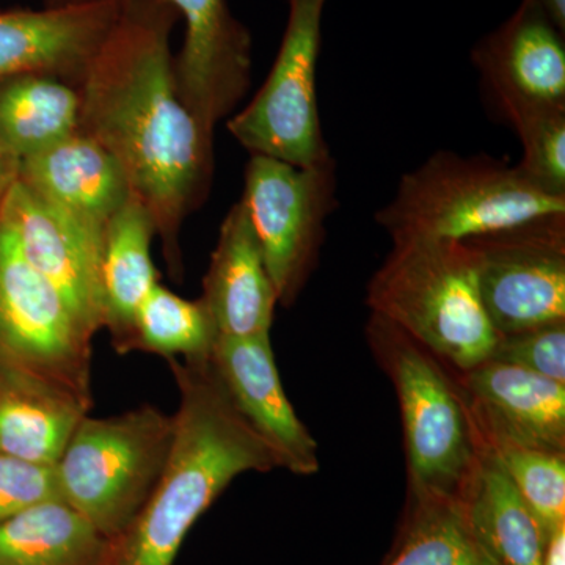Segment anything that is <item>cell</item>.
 Returning <instances> with one entry per match:
<instances>
[{
  "mask_svg": "<svg viewBox=\"0 0 565 565\" xmlns=\"http://www.w3.org/2000/svg\"><path fill=\"white\" fill-rule=\"evenodd\" d=\"M533 2L557 31L565 33V0H533Z\"/></svg>",
  "mask_w": 565,
  "mask_h": 565,
  "instance_id": "cell-32",
  "label": "cell"
},
{
  "mask_svg": "<svg viewBox=\"0 0 565 565\" xmlns=\"http://www.w3.org/2000/svg\"><path fill=\"white\" fill-rule=\"evenodd\" d=\"M204 303L218 337L270 333L278 305L274 282L264 264L258 237L241 202L225 215L203 278Z\"/></svg>",
  "mask_w": 565,
  "mask_h": 565,
  "instance_id": "cell-18",
  "label": "cell"
},
{
  "mask_svg": "<svg viewBox=\"0 0 565 565\" xmlns=\"http://www.w3.org/2000/svg\"><path fill=\"white\" fill-rule=\"evenodd\" d=\"M21 159L0 140V207L14 182L20 180Z\"/></svg>",
  "mask_w": 565,
  "mask_h": 565,
  "instance_id": "cell-30",
  "label": "cell"
},
{
  "mask_svg": "<svg viewBox=\"0 0 565 565\" xmlns=\"http://www.w3.org/2000/svg\"><path fill=\"white\" fill-rule=\"evenodd\" d=\"M471 62L493 110L509 104L565 106L564 33L533 0H522L509 20L479 41Z\"/></svg>",
  "mask_w": 565,
  "mask_h": 565,
  "instance_id": "cell-15",
  "label": "cell"
},
{
  "mask_svg": "<svg viewBox=\"0 0 565 565\" xmlns=\"http://www.w3.org/2000/svg\"><path fill=\"white\" fill-rule=\"evenodd\" d=\"M553 212H565V200L535 191L515 166L440 150L401 178L375 221L393 243H465Z\"/></svg>",
  "mask_w": 565,
  "mask_h": 565,
  "instance_id": "cell-5",
  "label": "cell"
},
{
  "mask_svg": "<svg viewBox=\"0 0 565 565\" xmlns=\"http://www.w3.org/2000/svg\"><path fill=\"white\" fill-rule=\"evenodd\" d=\"M92 341L61 292L33 269L0 221V360L93 405Z\"/></svg>",
  "mask_w": 565,
  "mask_h": 565,
  "instance_id": "cell-9",
  "label": "cell"
},
{
  "mask_svg": "<svg viewBox=\"0 0 565 565\" xmlns=\"http://www.w3.org/2000/svg\"><path fill=\"white\" fill-rule=\"evenodd\" d=\"M327 0H288V22L269 76L226 129L250 154L297 167L332 159L319 117L318 63Z\"/></svg>",
  "mask_w": 565,
  "mask_h": 565,
  "instance_id": "cell-8",
  "label": "cell"
},
{
  "mask_svg": "<svg viewBox=\"0 0 565 565\" xmlns=\"http://www.w3.org/2000/svg\"><path fill=\"white\" fill-rule=\"evenodd\" d=\"M180 405L169 459L128 530L111 542L109 565H173L185 535L237 476L277 468L206 363L170 359Z\"/></svg>",
  "mask_w": 565,
  "mask_h": 565,
  "instance_id": "cell-2",
  "label": "cell"
},
{
  "mask_svg": "<svg viewBox=\"0 0 565 565\" xmlns=\"http://www.w3.org/2000/svg\"><path fill=\"white\" fill-rule=\"evenodd\" d=\"M366 305L452 371L489 360L500 337L482 308L473 252L465 243H393L367 282Z\"/></svg>",
  "mask_w": 565,
  "mask_h": 565,
  "instance_id": "cell-3",
  "label": "cell"
},
{
  "mask_svg": "<svg viewBox=\"0 0 565 565\" xmlns=\"http://www.w3.org/2000/svg\"><path fill=\"white\" fill-rule=\"evenodd\" d=\"M337 162L297 167L250 154L244 204L278 303L291 307L321 259L327 218L337 210Z\"/></svg>",
  "mask_w": 565,
  "mask_h": 565,
  "instance_id": "cell-7",
  "label": "cell"
},
{
  "mask_svg": "<svg viewBox=\"0 0 565 565\" xmlns=\"http://www.w3.org/2000/svg\"><path fill=\"white\" fill-rule=\"evenodd\" d=\"M489 360L565 384V321L500 334Z\"/></svg>",
  "mask_w": 565,
  "mask_h": 565,
  "instance_id": "cell-28",
  "label": "cell"
},
{
  "mask_svg": "<svg viewBox=\"0 0 565 565\" xmlns=\"http://www.w3.org/2000/svg\"><path fill=\"white\" fill-rule=\"evenodd\" d=\"M50 500H62L54 465L0 452V523Z\"/></svg>",
  "mask_w": 565,
  "mask_h": 565,
  "instance_id": "cell-29",
  "label": "cell"
},
{
  "mask_svg": "<svg viewBox=\"0 0 565 565\" xmlns=\"http://www.w3.org/2000/svg\"><path fill=\"white\" fill-rule=\"evenodd\" d=\"M541 565H565V525L548 533Z\"/></svg>",
  "mask_w": 565,
  "mask_h": 565,
  "instance_id": "cell-31",
  "label": "cell"
},
{
  "mask_svg": "<svg viewBox=\"0 0 565 565\" xmlns=\"http://www.w3.org/2000/svg\"><path fill=\"white\" fill-rule=\"evenodd\" d=\"M455 373L479 430L565 452V384L494 360Z\"/></svg>",
  "mask_w": 565,
  "mask_h": 565,
  "instance_id": "cell-16",
  "label": "cell"
},
{
  "mask_svg": "<svg viewBox=\"0 0 565 565\" xmlns=\"http://www.w3.org/2000/svg\"><path fill=\"white\" fill-rule=\"evenodd\" d=\"M20 181L99 236L131 196L117 159L79 131L22 159Z\"/></svg>",
  "mask_w": 565,
  "mask_h": 565,
  "instance_id": "cell-17",
  "label": "cell"
},
{
  "mask_svg": "<svg viewBox=\"0 0 565 565\" xmlns=\"http://www.w3.org/2000/svg\"><path fill=\"white\" fill-rule=\"evenodd\" d=\"M382 565H493L455 498L408 497L396 548Z\"/></svg>",
  "mask_w": 565,
  "mask_h": 565,
  "instance_id": "cell-25",
  "label": "cell"
},
{
  "mask_svg": "<svg viewBox=\"0 0 565 565\" xmlns=\"http://www.w3.org/2000/svg\"><path fill=\"white\" fill-rule=\"evenodd\" d=\"M156 236L150 212L132 193L104 230L99 266L104 329L118 353H126L137 311L159 282L151 259Z\"/></svg>",
  "mask_w": 565,
  "mask_h": 565,
  "instance_id": "cell-21",
  "label": "cell"
},
{
  "mask_svg": "<svg viewBox=\"0 0 565 565\" xmlns=\"http://www.w3.org/2000/svg\"><path fill=\"white\" fill-rule=\"evenodd\" d=\"M211 366L236 411L269 448L277 468L297 476L318 473V441L286 396L270 333L218 337Z\"/></svg>",
  "mask_w": 565,
  "mask_h": 565,
  "instance_id": "cell-13",
  "label": "cell"
},
{
  "mask_svg": "<svg viewBox=\"0 0 565 565\" xmlns=\"http://www.w3.org/2000/svg\"><path fill=\"white\" fill-rule=\"evenodd\" d=\"M218 338L217 326L202 297L184 299L162 286L151 289L134 319L126 353L182 356L185 363H206Z\"/></svg>",
  "mask_w": 565,
  "mask_h": 565,
  "instance_id": "cell-24",
  "label": "cell"
},
{
  "mask_svg": "<svg viewBox=\"0 0 565 565\" xmlns=\"http://www.w3.org/2000/svg\"><path fill=\"white\" fill-rule=\"evenodd\" d=\"M173 435L174 416L154 405L109 418L84 416L54 465L62 500L115 541L158 484Z\"/></svg>",
  "mask_w": 565,
  "mask_h": 565,
  "instance_id": "cell-6",
  "label": "cell"
},
{
  "mask_svg": "<svg viewBox=\"0 0 565 565\" xmlns=\"http://www.w3.org/2000/svg\"><path fill=\"white\" fill-rule=\"evenodd\" d=\"M478 433L546 534L565 525V452L522 444L504 435Z\"/></svg>",
  "mask_w": 565,
  "mask_h": 565,
  "instance_id": "cell-26",
  "label": "cell"
},
{
  "mask_svg": "<svg viewBox=\"0 0 565 565\" xmlns=\"http://www.w3.org/2000/svg\"><path fill=\"white\" fill-rule=\"evenodd\" d=\"M122 0L63 9L0 11V82L46 74L79 88Z\"/></svg>",
  "mask_w": 565,
  "mask_h": 565,
  "instance_id": "cell-14",
  "label": "cell"
},
{
  "mask_svg": "<svg viewBox=\"0 0 565 565\" xmlns=\"http://www.w3.org/2000/svg\"><path fill=\"white\" fill-rule=\"evenodd\" d=\"M494 111L522 145L515 169L523 180L546 196L565 200V106L509 104Z\"/></svg>",
  "mask_w": 565,
  "mask_h": 565,
  "instance_id": "cell-27",
  "label": "cell"
},
{
  "mask_svg": "<svg viewBox=\"0 0 565 565\" xmlns=\"http://www.w3.org/2000/svg\"><path fill=\"white\" fill-rule=\"evenodd\" d=\"M92 405L46 379L0 360V452L55 465Z\"/></svg>",
  "mask_w": 565,
  "mask_h": 565,
  "instance_id": "cell-19",
  "label": "cell"
},
{
  "mask_svg": "<svg viewBox=\"0 0 565 565\" xmlns=\"http://www.w3.org/2000/svg\"><path fill=\"white\" fill-rule=\"evenodd\" d=\"M178 20L167 0H122L79 85V132L120 163L150 212L170 275L181 281V230L210 193L214 140L178 95L170 46Z\"/></svg>",
  "mask_w": 565,
  "mask_h": 565,
  "instance_id": "cell-1",
  "label": "cell"
},
{
  "mask_svg": "<svg viewBox=\"0 0 565 565\" xmlns=\"http://www.w3.org/2000/svg\"><path fill=\"white\" fill-rule=\"evenodd\" d=\"M111 542L63 500L0 523V565H109Z\"/></svg>",
  "mask_w": 565,
  "mask_h": 565,
  "instance_id": "cell-22",
  "label": "cell"
},
{
  "mask_svg": "<svg viewBox=\"0 0 565 565\" xmlns=\"http://www.w3.org/2000/svg\"><path fill=\"white\" fill-rule=\"evenodd\" d=\"M99 2V0H44L46 9H63V7L85 6V3Z\"/></svg>",
  "mask_w": 565,
  "mask_h": 565,
  "instance_id": "cell-33",
  "label": "cell"
},
{
  "mask_svg": "<svg viewBox=\"0 0 565 565\" xmlns=\"http://www.w3.org/2000/svg\"><path fill=\"white\" fill-rule=\"evenodd\" d=\"M457 501L490 563L541 565L548 534L482 441L478 463Z\"/></svg>",
  "mask_w": 565,
  "mask_h": 565,
  "instance_id": "cell-20",
  "label": "cell"
},
{
  "mask_svg": "<svg viewBox=\"0 0 565 565\" xmlns=\"http://www.w3.org/2000/svg\"><path fill=\"white\" fill-rule=\"evenodd\" d=\"M498 334L565 321V212L541 215L465 241Z\"/></svg>",
  "mask_w": 565,
  "mask_h": 565,
  "instance_id": "cell-10",
  "label": "cell"
},
{
  "mask_svg": "<svg viewBox=\"0 0 565 565\" xmlns=\"http://www.w3.org/2000/svg\"><path fill=\"white\" fill-rule=\"evenodd\" d=\"M0 221L9 226L33 269L61 292L82 329L90 337L104 329L99 278L103 236L20 180L0 207Z\"/></svg>",
  "mask_w": 565,
  "mask_h": 565,
  "instance_id": "cell-12",
  "label": "cell"
},
{
  "mask_svg": "<svg viewBox=\"0 0 565 565\" xmlns=\"http://www.w3.org/2000/svg\"><path fill=\"white\" fill-rule=\"evenodd\" d=\"M79 88L46 74L0 82V140L18 158L46 150L79 131Z\"/></svg>",
  "mask_w": 565,
  "mask_h": 565,
  "instance_id": "cell-23",
  "label": "cell"
},
{
  "mask_svg": "<svg viewBox=\"0 0 565 565\" xmlns=\"http://www.w3.org/2000/svg\"><path fill=\"white\" fill-rule=\"evenodd\" d=\"M184 21V43L173 55L178 95L204 136L232 117L252 84L250 31L226 0H167Z\"/></svg>",
  "mask_w": 565,
  "mask_h": 565,
  "instance_id": "cell-11",
  "label": "cell"
},
{
  "mask_svg": "<svg viewBox=\"0 0 565 565\" xmlns=\"http://www.w3.org/2000/svg\"><path fill=\"white\" fill-rule=\"evenodd\" d=\"M366 341L399 403L408 497L459 500L481 437L455 371L382 316L370 315Z\"/></svg>",
  "mask_w": 565,
  "mask_h": 565,
  "instance_id": "cell-4",
  "label": "cell"
}]
</instances>
